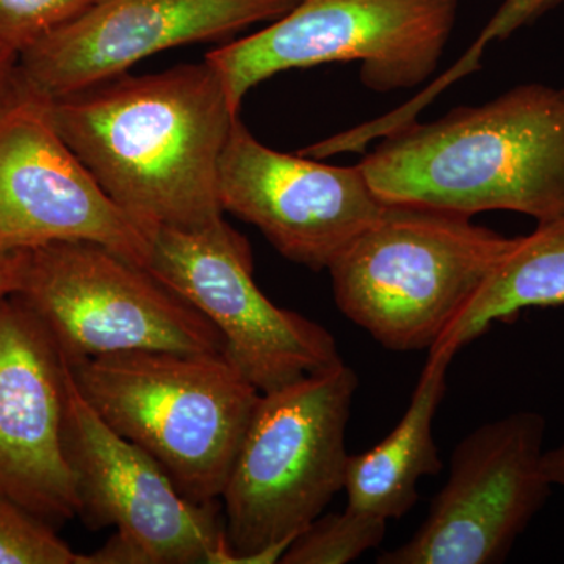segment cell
Returning <instances> with one entry per match:
<instances>
[{
  "instance_id": "7c38bea8",
  "label": "cell",
  "mask_w": 564,
  "mask_h": 564,
  "mask_svg": "<svg viewBox=\"0 0 564 564\" xmlns=\"http://www.w3.org/2000/svg\"><path fill=\"white\" fill-rule=\"evenodd\" d=\"M223 212L256 226L289 261L328 270L383 214L361 165L334 166L270 150L240 118L218 173Z\"/></svg>"
},
{
  "instance_id": "603a6c76",
  "label": "cell",
  "mask_w": 564,
  "mask_h": 564,
  "mask_svg": "<svg viewBox=\"0 0 564 564\" xmlns=\"http://www.w3.org/2000/svg\"><path fill=\"white\" fill-rule=\"evenodd\" d=\"M18 55L0 47V99L13 88Z\"/></svg>"
},
{
  "instance_id": "5b68a950",
  "label": "cell",
  "mask_w": 564,
  "mask_h": 564,
  "mask_svg": "<svg viewBox=\"0 0 564 564\" xmlns=\"http://www.w3.org/2000/svg\"><path fill=\"white\" fill-rule=\"evenodd\" d=\"M358 384L343 362L261 393L220 497L229 564L280 563L343 491Z\"/></svg>"
},
{
  "instance_id": "44dd1931",
  "label": "cell",
  "mask_w": 564,
  "mask_h": 564,
  "mask_svg": "<svg viewBox=\"0 0 564 564\" xmlns=\"http://www.w3.org/2000/svg\"><path fill=\"white\" fill-rule=\"evenodd\" d=\"M28 252L0 254V302L20 292L28 265Z\"/></svg>"
},
{
  "instance_id": "e0dca14e",
  "label": "cell",
  "mask_w": 564,
  "mask_h": 564,
  "mask_svg": "<svg viewBox=\"0 0 564 564\" xmlns=\"http://www.w3.org/2000/svg\"><path fill=\"white\" fill-rule=\"evenodd\" d=\"M386 522L345 510L318 516L289 545L282 564H345L355 562L383 541Z\"/></svg>"
},
{
  "instance_id": "9a60e30c",
  "label": "cell",
  "mask_w": 564,
  "mask_h": 564,
  "mask_svg": "<svg viewBox=\"0 0 564 564\" xmlns=\"http://www.w3.org/2000/svg\"><path fill=\"white\" fill-rule=\"evenodd\" d=\"M456 352L451 345L432 348L410 406L395 429L364 454L348 456L344 486L347 510L388 524L403 518L417 502L423 477L441 473L443 462L434 443L433 422Z\"/></svg>"
},
{
  "instance_id": "9c48e42d",
  "label": "cell",
  "mask_w": 564,
  "mask_h": 564,
  "mask_svg": "<svg viewBox=\"0 0 564 564\" xmlns=\"http://www.w3.org/2000/svg\"><path fill=\"white\" fill-rule=\"evenodd\" d=\"M147 269L212 322L226 358L261 393L344 362L328 329L263 295L250 243L225 218L202 229H159Z\"/></svg>"
},
{
  "instance_id": "52a82bcc",
  "label": "cell",
  "mask_w": 564,
  "mask_h": 564,
  "mask_svg": "<svg viewBox=\"0 0 564 564\" xmlns=\"http://www.w3.org/2000/svg\"><path fill=\"white\" fill-rule=\"evenodd\" d=\"M63 388V454L77 516L90 530L117 529L84 564H229L220 505L185 499L161 464L110 429L77 389L66 359Z\"/></svg>"
},
{
  "instance_id": "7a4b0ae2",
  "label": "cell",
  "mask_w": 564,
  "mask_h": 564,
  "mask_svg": "<svg viewBox=\"0 0 564 564\" xmlns=\"http://www.w3.org/2000/svg\"><path fill=\"white\" fill-rule=\"evenodd\" d=\"M386 204L564 218V88L525 84L388 133L359 163Z\"/></svg>"
},
{
  "instance_id": "277c9868",
  "label": "cell",
  "mask_w": 564,
  "mask_h": 564,
  "mask_svg": "<svg viewBox=\"0 0 564 564\" xmlns=\"http://www.w3.org/2000/svg\"><path fill=\"white\" fill-rule=\"evenodd\" d=\"M69 369L93 410L185 499L218 502L261 397L225 352L124 351Z\"/></svg>"
},
{
  "instance_id": "ba28073f",
  "label": "cell",
  "mask_w": 564,
  "mask_h": 564,
  "mask_svg": "<svg viewBox=\"0 0 564 564\" xmlns=\"http://www.w3.org/2000/svg\"><path fill=\"white\" fill-rule=\"evenodd\" d=\"M18 296L69 364L124 351L223 352L221 334L150 270L102 245L28 252Z\"/></svg>"
},
{
  "instance_id": "4fadbf2b",
  "label": "cell",
  "mask_w": 564,
  "mask_h": 564,
  "mask_svg": "<svg viewBox=\"0 0 564 564\" xmlns=\"http://www.w3.org/2000/svg\"><path fill=\"white\" fill-rule=\"evenodd\" d=\"M299 0H101L18 57L14 82L44 101L120 77L159 52L231 36Z\"/></svg>"
},
{
  "instance_id": "6da1fadb",
  "label": "cell",
  "mask_w": 564,
  "mask_h": 564,
  "mask_svg": "<svg viewBox=\"0 0 564 564\" xmlns=\"http://www.w3.org/2000/svg\"><path fill=\"white\" fill-rule=\"evenodd\" d=\"M47 104L62 139L150 242L159 229L225 217L218 173L239 113L206 61L115 77Z\"/></svg>"
},
{
  "instance_id": "8992f818",
  "label": "cell",
  "mask_w": 564,
  "mask_h": 564,
  "mask_svg": "<svg viewBox=\"0 0 564 564\" xmlns=\"http://www.w3.org/2000/svg\"><path fill=\"white\" fill-rule=\"evenodd\" d=\"M458 0H299L280 20L206 55L239 113L247 93L282 70L358 62L369 90L423 84L440 66Z\"/></svg>"
},
{
  "instance_id": "5bb4252c",
  "label": "cell",
  "mask_w": 564,
  "mask_h": 564,
  "mask_svg": "<svg viewBox=\"0 0 564 564\" xmlns=\"http://www.w3.org/2000/svg\"><path fill=\"white\" fill-rule=\"evenodd\" d=\"M65 359L18 295L0 302V496L47 524L79 510L62 444Z\"/></svg>"
},
{
  "instance_id": "7402d4cb",
  "label": "cell",
  "mask_w": 564,
  "mask_h": 564,
  "mask_svg": "<svg viewBox=\"0 0 564 564\" xmlns=\"http://www.w3.org/2000/svg\"><path fill=\"white\" fill-rule=\"evenodd\" d=\"M543 466L552 486L558 485L564 488V444L544 452Z\"/></svg>"
},
{
  "instance_id": "ac0fdd59",
  "label": "cell",
  "mask_w": 564,
  "mask_h": 564,
  "mask_svg": "<svg viewBox=\"0 0 564 564\" xmlns=\"http://www.w3.org/2000/svg\"><path fill=\"white\" fill-rule=\"evenodd\" d=\"M0 564H84L54 525L0 496Z\"/></svg>"
},
{
  "instance_id": "d6986e66",
  "label": "cell",
  "mask_w": 564,
  "mask_h": 564,
  "mask_svg": "<svg viewBox=\"0 0 564 564\" xmlns=\"http://www.w3.org/2000/svg\"><path fill=\"white\" fill-rule=\"evenodd\" d=\"M101 0H0V47L20 55Z\"/></svg>"
},
{
  "instance_id": "8fae6325",
  "label": "cell",
  "mask_w": 564,
  "mask_h": 564,
  "mask_svg": "<svg viewBox=\"0 0 564 564\" xmlns=\"http://www.w3.org/2000/svg\"><path fill=\"white\" fill-rule=\"evenodd\" d=\"M58 242L102 245L147 269L151 242L102 191L51 120L13 88L0 99V254Z\"/></svg>"
},
{
  "instance_id": "3957f363",
  "label": "cell",
  "mask_w": 564,
  "mask_h": 564,
  "mask_svg": "<svg viewBox=\"0 0 564 564\" xmlns=\"http://www.w3.org/2000/svg\"><path fill=\"white\" fill-rule=\"evenodd\" d=\"M516 237L433 207L386 204L328 267L340 313L388 350H432Z\"/></svg>"
},
{
  "instance_id": "30bf717a",
  "label": "cell",
  "mask_w": 564,
  "mask_h": 564,
  "mask_svg": "<svg viewBox=\"0 0 564 564\" xmlns=\"http://www.w3.org/2000/svg\"><path fill=\"white\" fill-rule=\"evenodd\" d=\"M544 440L545 419L536 411H519L467 434L425 521L377 562L503 563L551 494Z\"/></svg>"
},
{
  "instance_id": "ffe728a7",
  "label": "cell",
  "mask_w": 564,
  "mask_h": 564,
  "mask_svg": "<svg viewBox=\"0 0 564 564\" xmlns=\"http://www.w3.org/2000/svg\"><path fill=\"white\" fill-rule=\"evenodd\" d=\"M562 3L564 0H503L502 6L496 11L491 21L485 25L469 51L455 63V66L445 70L440 79L433 82L432 90L440 95L456 80L463 79L467 74L480 68L486 46H489L492 41L510 39L519 29L533 24L534 21L540 20L545 13Z\"/></svg>"
},
{
  "instance_id": "2e32d148",
  "label": "cell",
  "mask_w": 564,
  "mask_h": 564,
  "mask_svg": "<svg viewBox=\"0 0 564 564\" xmlns=\"http://www.w3.org/2000/svg\"><path fill=\"white\" fill-rule=\"evenodd\" d=\"M564 304V218L538 225L514 245L481 291L437 345L462 350L496 322H513L530 307Z\"/></svg>"
}]
</instances>
